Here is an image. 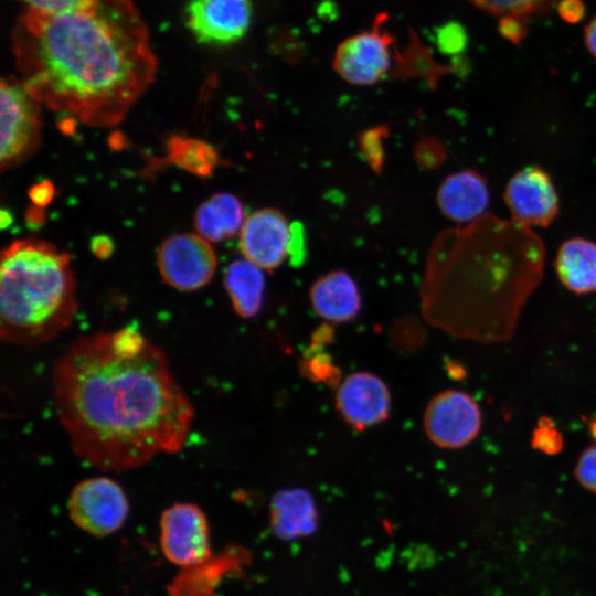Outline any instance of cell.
<instances>
[{"instance_id": "4fadbf2b", "label": "cell", "mask_w": 596, "mask_h": 596, "mask_svg": "<svg viewBox=\"0 0 596 596\" xmlns=\"http://www.w3.org/2000/svg\"><path fill=\"white\" fill-rule=\"evenodd\" d=\"M252 15L251 0H191L185 24L202 44L228 45L246 34Z\"/></svg>"}, {"instance_id": "2e32d148", "label": "cell", "mask_w": 596, "mask_h": 596, "mask_svg": "<svg viewBox=\"0 0 596 596\" xmlns=\"http://www.w3.org/2000/svg\"><path fill=\"white\" fill-rule=\"evenodd\" d=\"M313 311L332 323L354 320L362 308L358 284L343 269H333L317 278L309 289Z\"/></svg>"}, {"instance_id": "f1b7e54d", "label": "cell", "mask_w": 596, "mask_h": 596, "mask_svg": "<svg viewBox=\"0 0 596 596\" xmlns=\"http://www.w3.org/2000/svg\"><path fill=\"white\" fill-rule=\"evenodd\" d=\"M525 20L514 18V17H504L501 18L499 30L503 38L507 40L519 43L526 34Z\"/></svg>"}, {"instance_id": "ac0fdd59", "label": "cell", "mask_w": 596, "mask_h": 596, "mask_svg": "<svg viewBox=\"0 0 596 596\" xmlns=\"http://www.w3.org/2000/svg\"><path fill=\"white\" fill-rule=\"evenodd\" d=\"M244 206L234 194L220 192L203 202L195 212L194 224L200 236L209 242H222L241 231Z\"/></svg>"}, {"instance_id": "7c38bea8", "label": "cell", "mask_w": 596, "mask_h": 596, "mask_svg": "<svg viewBox=\"0 0 596 596\" xmlns=\"http://www.w3.org/2000/svg\"><path fill=\"white\" fill-rule=\"evenodd\" d=\"M336 409L353 429L363 432L386 421L392 397L383 379L368 371L345 376L336 389Z\"/></svg>"}, {"instance_id": "603a6c76", "label": "cell", "mask_w": 596, "mask_h": 596, "mask_svg": "<svg viewBox=\"0 0 596 596\" xmlns=\"http://www.w3.org/2000/svg\"><path fill=\"white\" fill-rule=\"evenodd\" d=\"M477 8L501 18L525 20L546 11L555 0H467Z\"/></svg>"}, {"instance_id": "4dcf8cb0", "label": "cell", "mask_w": 596, "mask_h": 596, "mask_svg": "<svg viewBox=\"0 0 596 596\" xmlns=\"http://www.w3.org/2000/svg\"><path fill=\"white\" fill-rule=\"evenodd\" d=\"M30 196L35 205L44 206L53 196V185L49 182L39 183L31 189Z\"/></svg>"}, {"instance_id": "f546056e", "label": "cell", "mask_w": 596, "mask_h": 596, "mask_svg": "<svg viewBox=\"0 0 596 596\" xmlns=\"http://www.w3.org/2000/svg\"><path fill=\"white\" fill-rule=\"evenodd\" d=\"M558 12L567 22H578L584 14V4L581 0H562Z\"/></svg>"}, {"instance_id": "5bb4252c", "label": "cell", "mask_w": 596, "mask_h": 596, "mask_svg": "<svg viewBox=\"0 0 596 596\" xmlns=\"http://www.w3.org/2000/svg\"><path fill=\"white\" fill-rule=\"evenodd\" d=\"M294 225L276 209L254 211L240 231V249L245 259L266 270L278 268L290 256Z\"/></svg>"}, {"instance_id": "5b68a950", "label": "cell", "mask_w": 596, "mask_h": 596, "mask_svg": "<svg viewBox=\"0 0 596 596\" xmlns=\"http://www.w3.org/2000/svg\"><path fill=\"white\" fill-rule=\"evenodd\" d=\"M1 149L2 169L11 168L32 155L40 142V104L20 79L1 82Z\"/></svg>"}, {"instance_id": "3957f363", "label": "cell", "mask_w": 596, "mask_h": 596, "mask_svg": "<svg viewBox=\"0 0 596 596\" xmlns=\"http://www.w3.org/2000/svg\"><path fill=\"white\" fill-rule=\"evenodd\" d=\"M544 266L545 245L534 230L485 214L444 231L433 243L419 289L422 315L456 338L505 342Z\"/></svg>"}, {"instance_id": "83f0119b", "label": "cell", "mask_w": 596, "mask_h": 596, "mask_svg": "<svg viewBox=\"0 0 596 596\" xmlns=\"http://www.w3.org/2000/svg\"><path fill=\"white\" fill-rule=\"evenodd\" d=\"M445 158L443 145L435 138L422 139L415 146V159L424 168H436Z\"/></svg>"}, {"instance_id": "9c48e42d", "label": "cell", "mask_w": 596, "mask_h": 596, "mask_svg": "<svg viewBox=\"0 0 596 596\" xmlns=\"http://www.w3.org/2000/svg\"><path fill=\"white\" fill-rule=\"evenodd\" d=\"M160 545L173 564L193 567L210 560L209 523L202 509L194 503H174L160 517Z\"/></svg>"}, {"instance_id": "ffe728a7", "label": "cell", "mask_w": 596, "mask_h": 596, "mask_svg": "<svg viewBox=\"0 0 596 596\" xmlns=\"http://www.w3.org/2000/svg\"><path fill=\"white\" fill-rule=\"evenodd\" d=\"M224 287L237 316L251 319L259 313L265 295L262 268L247 259H235L224 274Z\"/></svg>"}, {"instance_id": "1f68e13d", "label": "cell", "mask_w": 596, "mask_h": 596, "mask_svg": "<svg viewBox=\"0 0 596 596\" xmlns=\"http://www.w3.org/2000/svg\"><path fill=\"white\" fill-rule=\"evenodd\" d=\"M92 251L98 258H107L113 252V242L107 236H95Z\"/></svg>"}, {"instance_id": "52a82bcc", "label": "cell", "mask_w": 596, "mask_h": 596, "mask_svg": "<svg viewBox=\"0 0 596 596\" xmlns=\"http://www.w3.org/2000/svg\"><path fill=\"white\" fill-rule=\"evenodd\" d=\"M67 509L76 526L92 535L106 536L124 525L129 504L115 480L99 476L84 479L72 489Z\"/></svg>"}, {"instance_id": "cb8c5ba5", "label": "cell", "mask_w": 596, "mask_h": 596, "mask_svg": "<svg viewBox=\"0 0 596 596\" xmlns=\"http://www.w3.org/2000/svg\"><path fill=\"white\" fill-rule=\"evenodd\" d=\"M389 136L386 126H375L362 130L358 137L360 152L374 172H381L385 161L384 140Z\"/></svg>"}, {"instance_id": "e575fe53", "label": "cell", "mask_w": 596, "mask_h": 596, "mask_svg": "<svg viewBox=\"0 0 596 596\" xmlns=\"http://www.w3.org/2000/svg\"><path fill=\"white\" fill-rule=\"evenodd\" d=\"M589 432H590L592 437L595 438V443H596V418H593L589 422Z\"/></svg>"}, {"instance_id": "6da1fadb", "label": "cell", "mask_w": 596, "mask_h": 596, "mask_svg": "<svg viewBox=\"0 0 596 596\" xmlns=\"http://www.w3.org/2000/svg\"><path fill=\"white\" fill-rule=\"evenodd\" d=\"M57 417L74 453L104 471H124L188 438L194 408L163 351L151 343L117 354L110 332L76 338L52 372Z\"/></svg>"}, {"instance_id": "8fae6325", "label": "cell", "mask_w": 596, "mask_h": 596, "mask_svg": "<svg viewBox=\"0 0 596 596\" xmlns=\"http://www.w3.org/2000/svg\"><path fill=\"white\" fill-rule=\"evenodd\" d=\"M392 42L380 28L352 35L337 47L332 66L347 83L373 85L382 81L391 68Z\"/></svg>"}, {"instance_id": "30bf717a", "label": "cell", "mask_w": 596, "mask_h": 596, "mask_svg": "<svg viewBox=\"0 0 596 596\" xmlns=\"http://www.w3.org/2000/svg\"><path fill=\"white\" fill-rule=\"evenodd\" d=\"M503 199L510 219L532 230L549 226L560 210L554 183L539 167H526L515 172L505 185Z\"/></svg>"}, {"instance_id": "d6a6232c", "label": "cell", "mask_w": 596, "mask_h": 596, "mask_svg": "<svg viewBox=\"0 0 596 596\" xmlns=\"http://www.w3.org/2000/svg\"><path fill=\"white\" fill-rule=\"evenodd\" d=\"M584 41L587 50L596 60V15L585 28Z\"/></svg>"}, {"instance_id": "d4e9b609", "label": "cell", "mask_w": 596, "mask_h": 596, "mask_svg": "<svg viewBox=\"0 0 596 596\" xmlns=\"http://www.w3.org/2000/svg\"><path fill=\"white\" fill-rule=\"evenodd\" d=\"M531 446L545 455H556L563 449V435L550 417L542 416L538 419L532 433Z\"/></svg>"}, {"instance_id": "ba28073f", "label": "cell", "mask_w": 596, "mask_h": 596, "mask_svg": "<svg viewBox=\"0 0 596 596\" xmlns=\"http://www.w3.org/2000/svg\"><path fill=\"white\" fill-rule=\"evenodd\" d=\"M163 281L182 291L206 286L213 278L217 259L209 241L196 234H177L166 238L157 254Z\"/></svg>"}, {"instance_id": "9a60e30c", "label": "cell", "mask_w": 596, "mask_h": 596, "mask_svg": "<svg viewBox=\"0 0 596 596\" xmlns=\"http://www.w3.org/2000/svg\"><path fill=\"white\" fill-rule=\"evenodd\" d=\"M489 199L486 179L471 169L457 171L446 177L436 195L441 214L461 225L485 215Z\"/></svg>"}, {"instance_id": "4316f807", "label": "cell", "mask_w": 596, "mask_h": 596, "mask_svg": "<svg viewBox=\"0 0 596 596\" xmlns=\"http://www.w3.org/2000/svg\"><path fill=\"white\" fill-rule=\"evenodd\" d=\"M26 9L45 13H62L94 6L98 0H19Z\"/></svg>"}, {"instance_id": "277c9868", "label": "cell", "mask_w": 596, "mask_h": 596, "mask_svg": "<svg viewBox=\"0 0 596 596\" xmlns=\"http://www.w3.org/2000/svg\"><path fill=\"white\" fill-rule=\"evenodd\" d=\"M75 291L67 253L43 241H13L1 253V339L28 347L54 339L74 321Z\"/></svg>"}, {"instance_id": "8992f818", "label": "cell", "mask_w": 596, "mask_h": 596, "mask_svg": "<svg viewBox=\"0 0 596 596\" xmlns=\"http://www.w3.org/2000/svg\"><path fill=\"white\" fill-rule=\"evenodd\" d=\"M423 426L427 438L443 449H460L471 444L482 427L479 404L468 393L449 389L427 403Z\"/></svg>"}, {"instance_id": "e0dca14e", "label": "cell", "mask_w": 596, "mask_h": 596, "mask_svg": "<svg viewBox=\"0 0 596 596\" xmlns=\"http://www.w3.org/2000/svg\"><path fill=\"white\" fill-rule=\"evenodd\" d=\"M555 272L561 284L576 295L596 292V243L573 237L560 246Z\"/></svg>"}, {"instance_id": "7a4b0ae2", "label": "cell", "mask_w": 596, "mask_h": 596, "mask_svg": "<svg viewBox=\"0 0 596 596\" xmlns=\"http://www.w3.org/2000/svg\"><path fill=\"white\" fill-rule=\"evenodd\" d=\"M12 51L20 81L40 105L94 128L121 123L158 68L131 0H98L62 13L26 9Z\"/></svg>"}, {"instance_id": "d6986e66", "label": "cell", "mask_w": 596, "mask_h": 596, "mask_svg": "<svg viewBox=\"0 0 596 596\" xmlns=\"http://www.w3.org/2000/svg\"><path fill=\"white\" fill-rule=\"evenodd\" d=\"M270 523L283 538L308 534L317 523V510L311 494L300 488L278 491L270 503Z\"/></svg>"}, {"instance_id": "836d02e7", "label": "cell", "mask_w": 596, "mask_h": 596, "mask_svg": "<svg viewBox=\"0 0 596 596\" xmlns=\"http://www.w3.org/2000/svg\"><path fill=\"white\" fill-rule=\"evenodd\" d=\"M0 215L1 227L4 228L7 226H10V224L12 223L11 214L8 211L2 210Z\"/></svg>"}, {"instance_id": "7402d4cb", "label": "cell", "mask_w": 596, "mask_h": 596, "mask_svg": "<svg viewBox=\"0 0 596 596\" xmlns=\"http://www.w3.org/2000/svg\"><path fill=\"white\" fill-rule=\"evenodd\" d=\"M324 345L312 341L300 360V375L311 382L322 383L337 389L342 381V373L331 354L324 351Z\"/></svg>"}, {"instance_id": "44dd1931", "label": "cell", "mask_w": 596, "mask_h": 596, "mask_svg": "<svg viewBox=\"0 0 596 596\" xmlns=\"http://www.w3.org/2000/svg\"><path fill=\"white\" fill-rule=\"evenodd\" d=\"M167 161L199 177H210L220 162L210 143L191 137L173 136L168 140Z\"/></svg>"}, {"instance_id": "484cf974", "label": "cell", "mask_w": 596, "mask_h": 596, "mask_svg": "<svg viewBox=\"0 0 596 596\" xmlns=\"http://www.w3.org/2000/svg\"><path fill=\"white\" fill-rule=\"evenodd\" d=\"M574 477L584 489L596 493V443L581 453L574 467Z\"/></svg>"}]
</instances>
